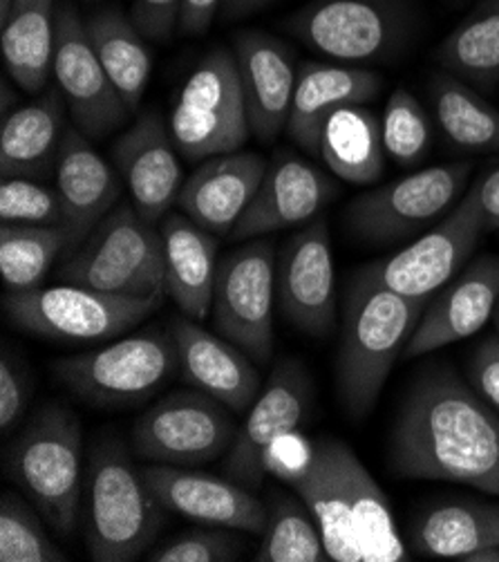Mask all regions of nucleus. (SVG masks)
Wrapping results in <instances>:
<instances>
[{
    "label": "nucleus",
    "instance_id": "nucleus-3",
    "mask_svg": "<svg viewBox=\"0 0 499 562\" xmlns=\"http://www.w3.org/2000/svg\"><path fill=\"white\" fill-rule=\"evenodd\" d=\"M428 299H408L359 269L345 294L341 346L337 355V392L345 413L365 419L426 312Z\"/></svg>",
    "mask_w": 499,
    "mask_h": 562
},
{
    "label": "nucleus",
    "instance_id": "nucleus-25",
    "mask_svg": "<svg viewBox=\"0 0 499 562\" xmlns=\"http://www.w3.org/2000/svg\"><path fill=\"white\" fill-rule=\"evenodd\" d=\"M122 184L124 180H120L115 168L97 153L90 137L77 126L68 128L59 150L57 171H54V187H57L66 209L70 254L120 204Z\"/></svg>",
    "mask_w": 499,
    "mask_h": 562
},
{
    "label": "nucleus",
    "instance_id": "nucleus-42",
    "mask_svg": "<svg viewBox=\"0 0 499 562\" xmlns=\"http://www.w3.org/2000/svg\"><path fill=\"white\" fill-rule=\"evenodd\" d=\"M182 0H133L131 19L146 41H169L180 27Z\"/></svg>",
    "mask_w": 499,
    "mask_h": 562
},
{
    "label": "nucleus",
    "instance_id": "nucleus-47",
    "mask_svg": "<svg viewBox=\"0 0 499 562\" xmlns=\"http://www.w3.org/2000/svg\"><path fill=\"white\" fill-rule=\"evenodd\" d=\"M462 562H499V547L492 544V547H481L473 553H466L462 558Z\"/></svg>",
    "mask_w": 499,
    "mask_h": 562
},
{
    "label": "nucleus",
    "instance_id": "nucleus-21",
    "mask_svg": "<svg viewBox=\"0 0 499 562\" xmlns=\"http://www.w3.org/2000/svg\"><path fill=\"white\" fill-rule=\"evenodd\" d=\"M499 305V258L481 256L446 285L439 299L426 307L406 359H419L477 334Z\"/></svg>",
    "mask_w": 499,
    "mask_h": 562
},
{
    "label": "nucleus",
    "instance_id": "nucleus-12",
    "mask_svg": "<svg viewBox=\"0 0 499 562\" xmlns=\"http://www.w3.org/2000/svg\"><path fill=\"white\" fill-rule=\"evenodd\" d=\"M275 254L269 240H253L227 254L217 265L211 316L219 336L256 363L273 359Z\"/></svg>",
    "mask_w": 499,
    "mask_h": 562
},
{
    "label": "nucleus",
    "instance_id": "nucleus-23",
    "mask_svg": "<svg viewBox=\"0 0 499 562\" xmlns=\"http://www.w3.org/2000/svg\"><path fill=\"white\" fill-rule=\"evenodd\" d=\"M169 329L178 348L184 381L222 402L236 415L247 413L262 390L256 361L225 336L211 334L200 321L189 316L175 318Z\"/></svg>",
    "mask_w": 499,
    "mask_h": 562
},
{
    "label": "nucleus",
    "instance_id": "nucleus-38",
    "mask_svg": "<svg viewBox=\"0 0 499 562\" xmlns=\"http://www.w3.org/2000/svg\"><path fill=\"white\" fill-rule=\"evenodd\" d=\"M385 155L404 168L419 166L432 146V124L421 101L406 88H397L381 117Z\"/></svg>",
    "mask_w": 499,
    "mask_h": 562
},
{
    "label": "nucleus",
    "instance_id": "nucleus-46",
    "mask_svg": "<svg viewBox=\"0 0 499 562\" xmlns=\"http://www.w3.org/2000/svg\"><path fill=\"white\" fill-rule=\"evenodd\" d=\"M271 0H222V12L227 19H240L269 5Z\"/></svg>",
    "mask_w": 499,
    "mask_h": 562
},
{
    "label": "nucleus",
    "instance_id": "nucleus-19",
    "mask_svg": "<svg viewBox=\"0 0 499 562\" xmlns=\"http://www.w3.org/2000/svg\"><path fill=\"white\" fill-rule=\"evenodd\" d=\"M337 195L339 187L316 164L279 150L266 166L256 198L238 220L234 236L245 240L303 227L320 217Z\"/></svg>",
    "mask_w": 499,
    "mask_h": 562
},
{
    "label": "nucleus",
    "instance_id": "nucleus-20",
    "mask_svg": "<svg viewBox=\"0 0 499 562\" xmlns=\"http://www.w3.org/2000/svg\"><path fill=\"white\" fill-rule=\"evenodd\" d=\"M113 155L137 213L148 222H161L178 204L184 176L182 155L159 112H141L117 139Z\"/></svg>",
    "mask_w": 499,
    "mask_h": 562
},
{
    "label": "nucleus",
    "instance_id": "nucleus-18",
    "mask_svg": "<svg viewBox=\"0 0 499 562\" xmlns=\"http://www.w3.org/2000/svg\"><path fill=\"white\" fill-rule=\"evenodd\" d=\"M141 471L166 512L204 527H229L256 536L266 527V504L231 477L157 462Z\"/></svg>",
    "mask_w": 499,
    "mask_h": 562
},
{
    "label": "nucleus",
    "instance_id": "nucleus-31",
    "mask_svg": "<svg viewBox=\"0 0 499 562\" xmlns=\"http://www.w3.org/2000/svg\"><path fill=\"white\" fill-rule=\"evenodd\" d=\"M412 544L430 558L462 560L481 547H499V507L488 502H443L419 516Z\"/></svg>",
    "mask_w": 499,
    "mask_h": 562
},
{
    "label": "nucleus",
    "instance_id": "nucleus-44",
    "mask_svg": "<svg viewBox=\"0 0 499 562\" xmlns=\"http://www.w3.org/2000/svg\"><path fill=\"white\" fill-rule=\"evenodd\" d=\"M219 8L222 0H182L180 30L189 36L204 34L213 25Z\"/></svg>",
    "mask_w": 499,
    "mask_h": 562
},
{
    "label": "nucleus",
    "instance_id": "nucleus-1",
    "mask_svg": "<svg viewBox=\"0 0 499 562\" xmlns=\"http://www.w3.org/2000/svg\"><path fill=\"white\" fill-rule=\"evenodd\" d=\"M387 464L406 480L455 482L499 497V413L451 368L423 370L399 406Z\"/></svg>",
    "mask_w": 499,
    "mask_h": 562
},
{
    "label": "nucleus",
    "instance_id": "nucleus-39",
    "mask_svg": "<svg viewBox=\"0 0 499 562\" xmlns=\"http://www.w3.org/2000/svg\"><path fill=\"white\" fill-rule=\"evenodd\" d=\"M0 220L3 224L66 227V209L57 187L32 178H3V184H0Z\"/></svg>",
    "mask_w": 499,
    "mask_h": 562
},
{
    "label": "nucleus",
    "instance_id": "nucleus-22",
    "mask_svg": "<svg viewBox=\"0 0 499 562\" xmlns=\"http://www.w3.org/2000/svg\"><path fill=\"white\" fill-rule=\"evenodd\" d=\"M234 54L251 133L262 144H271L287 131L298 81L294 54L281 38L260 30L238 34Z\"/></svg>",
    "mask_w": 499,
    "mask_h": 562
},
{
    "label": "nucleus",
    "instance_id": "nucleus-36",
    "mask_svg": "<svg viewBox=\"0 0 499 562\" xmlns=\"http://www.w3.org/2000/svg\"><path fill=\"white\" fill-rule=\"evenodd\" d=\"M64 249H70L68 227L3 224L0 227V276L8 292L38 290Z\"/></svg>",
    "mask_w": 499,
    "mask_h": 562
},
{
    "label": "nucleus",
    "instance_id": "nucleus-6",
    "mask_svg": "<svg viewBox=\"0 0 499 562\" xmlns=\"http://www.w3.org/2000/svg\"><path fill=\"white\" fill-rule=\"evenodd\" d=\"M61 278L115 296L166 294L161 232L133 202H120L64 262Z\"/></svg>",
    "mask_w": 499,
    "mask_h": 562
},
{
    "label": "nucleus",
    "instance_id": "nucleus-26",
    "mask_svg": "<svg viewBox=\"0 0 499 562\" xmlns=\"http://www.w3.org/2000/svg\"><path fill=\"white\" fill-rule=\"evenodd\" d=\"M383 81L376 72L348 64L309 61L298 68L287 135L296 146L318 157L320 133L331 112L372 101Z\"/></svg>",
    "mask_w": 499,
    "mask_h": 562
},
{
    "label": "nucleus",
    "instance_id": "nucleus-40",
    "mask_svg": "<svg viewBox=\"0 0 499 562\" xmlns=\"http://www.w3.org/2000/svg\"><path fill=\"white\" fill-rule=\"evenodd\" d=\"M245 531L229 527L191 529L169 544H163L146 560L150 562H234L240 560L249 547Z\"/></svg>",
    "mask_w": 499,
    "mask_h": 562
},
{
    "label": "nucleus",
    "instance_id": "nucleus-2",
    "mask_svg": "<svg viewBox=\"0 0 499 562\" xmlns=\"http://www.w3.org/2000/svg\"><path fill=\"white\" fill-rule=\"evenodd\" d=\"M266 471L285 480L320 527L329 560H410L393 504L365 464L341 439H300V458L271 451Z\"/></svg>",
    "mask_w": 499,
    "mask_h": 562
},
{
    "label": "nucleus",
    "instance_id": "nucleus-27",
    "mask_svg": "<svg viewBox=\"0 0 499 562\" xmlns=\"http://www.w3.org/2000/svg\"><path fill=\"white\" fill-rule=\"evenodd\" d=\"M163 240V292L193 321H204L213 305L217 278V238L184 213L159 222Z\"/></svg>",
    "mask_w": 499,
    "mask_h": 562
},
{
    "label": "nucleus",
    "instance_id": "nucleus-4",
    "mask_svg": "<svg viewBox=\"0 0 499 562\" xmlns=\"http://www.w3.org/2000/svg\"><path fill=\"white\" fill-rule=\"evenodd\" d=\"M166 507L117 439L94 446L86 469L81 527L97 562H131L157 538Z\"/></svg>",
    "mask_w": 499,
    "mask_h": 562
},
{
    "label": "nucleus",
    "instance_id": "nucleus-10",
    "mask_svg": "<svg viewBox=\"0 0 499 562\" xmlns=\"http://www.w3.org/2000/svg\"><path fill=\"white\" fill-rule=\"evenodd\" d=\"M473 164L428 166L359 195L345 211L352 234L372 245H390L446 217L464 198Z\"/></svg>",
    "mask_w": 499,
    "mask_h": 562
},
{
    "label": "nucleus",
    "instance_id": "nucleus-29",
    "mask_svg": "<svg viewBox=\"0 0 499 562\" xmlns=\"http://www.w3.org/2000/svg\"><path fill=\"white\" fill-rule=\"evenodd\" d=\"M57 0H14L3 23V59L8 77L25 92H45L54 79L57 52Z\"/></svg>",
    "mask_w": 499,
    "mask_h": 562
},
{
    "label": "nucleus",
    "instance_id": "nucleus-45",
    "mask_svg": "<svg viewBox=\"0 0 499 562\" xmlns=\"http://www.w3.org/2000/svg\"><path fill=\"white\" fill-rule=\"evenodd\" d=\"M479 200L486 220V232L499 229V168L479 180Z\"/></svg>",
    "mask_w": 499,
    "mask_h": 562
},
{
    "label": "nucleus",
    "instance_id": "nucleus-30",
    "mask_svg": "<svg viewBox=\"0 0 499 562\" xmlns=\"http://www.w3.org/2000/svg\"><path fill=\"white\" fill-rule=\"evenodd\" d=\"M318 157L348 184L378 182L385 171L381 120L363 103L334 110L322 126Z\"/></svg>",
    "mask_w": 499,
    "mask_h": 562
},
{
    "label": "nucleus",
    "instance_id": "nucleus-7",
    "mask_svg": "<svg viewBox=\"0 0 499 562\" xmlns=\"http://www.w3.org/2000/svg\"><path fill=\"white\" fill-rule=\"evenodd\" d=\"M169 131L180 155L200 164L240 150L251 133L236 54L227 47L206 52L180 88Z\"/></svg>",
    "mask_w": 499,
    "mask_h": 562
},
{
    "label": "nucleus",
    "instance_id": "nucleus-37",
    "mask_svg": "<svg viewBox=\"0 0 499 562\" xmlns=\"http://www.w3.org/2000/svg\"><path fill=\"white\" fill-rule=\"evenodd\" d=\"M0 560L3 562H66V553L52 540L47 522L34 504L14 491L0 497Z\"/></svg>",
    "mask_w": 499,
    "mask_h": 562
},
{
    "label": "nucleus",
    "instance_id": "nucleus-49",
    "mask_svg": "<svg viewBox=\"0 0 499 562\" xmlns=\"http://www.w3.org/2000/svg\"><path fill=\"white\" fill-rule=\"evenodd\" d=\"M495 325H497V331H499V305H497V312H495Z\"/></svg>",
    "mask_w": 499,
    "mask_h": 562
},
{
    "label": "nucleus",
    "instance_id": "nucleus-9",
    "mask_svg": "<svg viewBox=\"0 0 499 562\" xmlns=\"http://www.w3.org/2000/svg\"><path fill=\"white\" fill-rule=\"evenodd\" d=\"M159 303L161 294L146 299L115 296L72 283L8 292L3 299L5 314L19 329L72 344L115 339L146 321Z\"/></svg>",
    "mask_w": 499,
    "mask_h": 562
},
{
    "label": "nucleus",
    "instance_id": "nucleus-35",
    "mask_svg": "<svg viewBox=\"0 0 499 562\" xmlns=\"http://www.w3.org/2000/svg\"><path fill=\"white\" fill-rule=\"evenodd\" d=\"M256 562H327L318 522L298 495L275 493L266 507V527L253 553Z\"/></svg>",
    "mask_w": 499,
    "mask_h": 562
},
{
    "label": "nucleus",
    "instance_id": "nucleus-33",
    "mask_svg": "<svg viewBox=\"0 0 499 562\" xmlns=\"http://www.w3.org/2000/svg\"><path fill=\"white\" fill-rule=\"evenodd\" d=\"M436 61L468 86L499 83V0H484L436 49Z\"/></svg>",
    "mask_w": 499,
    "mask_h": 562
},
{
    "label": "nucleus",
    "instance_id": "nucleus-28",
    "mask_svg": "<svg viewBox=\"0 0 499 562\" xmlns=\"http://www.w3.org/2000/svg\"><path fill=\"white\" fill-rule=\"evenodd\" d=\"M66 99L59 88L45 90L32 103L10 112L0 128L3 178L47 180L57 171L66 126Z\"/></svg>",
    "mask_w": 499,
    "mask_h": 562
},
{
    "label": "nucleus",
    "instance_id": "nucleus-41",
    "mask_svg": "<svg viewBox=\"0 0 499 562\" xmlns=\"http://www.w3.org/2000/svg\"><path fill=\"white\" fill-rule=\"evenodd\" d=\"M32 395L30 376L23 368L3 352L0 361V430L10 432L25 415Z\"/></svg>",
    "mask_w": 499,
    "mask_h": 562
},
{
    "label": "nucleus",
    "instance_id": "nucleus-14",
    "mask_svg": "<svg viewBox=\"0 0 499 562\" xmlns=\"http://www.w3.org/2000/svg\"><path fill=\"white\" fill-rule=\"evenodd\" d=\"M290 30L316 54L334 64L385 59L406 38V14L395 0H314Z\"/></svg>",
    "mask_w": 499,
    "mask_h": 562
},
{
    "label": "nucleus",
    "instance_id": "nucleus-11",
    "mask_svg": "<svg viewBox=\"0 0 499 562\" xmlns=\"http://www.w3.org/2000/svg\"><path fill=\"white\" fill-rule=\"evenodd\" d=\"M234 411L202 390H178L133 426V453L141 460L197 467L225 458L238 432Z\"/></svg>",
    "mask_w": 499,
    "mask_h": 562
},
{
    "label": "nucleus",
    "instance_id": "nucleus-32",
    "mask_svg": "<svg viewBox=\"0 0 499 562\" xmlns=\"http://www.w3.org/2000/svg\"><path fill=\"white\" fill-rule=\"evenodd\" d=\"M86 27L110 81L115 83L131 112L137 110L152 75V54L146 36L131 16L117 10L94 14L86 21Z\"/></svg>",
    "mask_w": 499,
    "mask_h": 562
},
{
    "label": "nucleus",
    "instance_id": "nucleus-5",
    "mask_svg": "<svg viewBox=\"0 0 499 562\" xmlns=\"http://www.w3.org/2000/svg\"><path fill=\"white\" fill-rule=\"evenodd\" d=\"M86 469L81 422L61 404L38 408L8 456L10 477L59 538L81 522Z\"/></svg>",
    "mask_w": 499,
    "mask_h": 562
},
{
    "label": "nucleus",
    "instance_id": "nucleus-48",
    "mask_svg": "<svg viewBox=\"0 0 499 562\" xmlns=\"http://www.w3.org/2000/svg\"><path fill=\"white\" fill-rule=\"evenodd\" d=\"M12 99L16 101V94H14L12 88H10V77H5V79H3V105H0V110H3V120L10 117V110H12V108H10V101H12Z\"/></svg>",
    "mask_w": 499,
    "mask_h": 562
},
{
    "label": "nucleus",
    "instance_id": "nucleus-15",
    "mask_svg": "<svg viewBox=\"0 0 499 562\" xmlns=\"http://www.w3.org/2000/svg\"><path fill=\"white\" fill-rule=\"evenodd\" d=\"M314 387L305 366L283 359L260 390V395L238 426L234 443L225 456L227 477L258 491L264 482L266 462L275 446L292 437L309 417Z\"/></svg>",
    "mask_w": 499,
    "mask_h": 562
},
{
    "label": "nucleus",
    "instance_id": "nucleus-24",
    "mask_svg": "<svg viewBox=\"0 0 499 562\" xmlns=\"http://www.w3.org/2000/svg\"><path fill=\"white\" fill-rule=\"evenodd\" d=\"M269 161L258 153H225L204 161L184 180L178 206L215 236L234 234L256 198Z\"/></svg>",
    "mask_w": 499,
    "mask_h": 562
},
{
    "label": "nucleus",
    "instance_id": "nucleus-34",
    "mask_svg": "<svg viewBox=\"0 0 499 562\" xmlns=\"http://www.w3.org/2000/svg\"><path fill=\"white\" fill-rule=\"evenodd\" d=\"M430 99L439 128L462 150L499 153V110L453 75H436Z\"/></svg>",
    "mask_w": 499,
    "mask_h": 562
},
{
    "label": "nucleus",
    "instance_id": "nucleus-43",
    "mask_svg": "<svg viewBox=\"0 0 499 562\" xmlns=\"http://www.w3.org/2000/svg\"><path fill=\"white\" fill-rule=\"evenodd\" d=\"M468 372L473 387L499 413V331L475 348Z\"/></svg>",
    "mask_w": 499,
    "mask_h": 562
},
{
    "label": "nucleus",
    "instance_id": "nucleus-8",
    "mask_svg": "<svg viewBox=\"0 0 499 562\" xmlns=\"http://www.w3.org/2000/svg\"><path fill=\"white\" fill-rule=\"evenodd\" d=\"M175 370H180V359L173 334L155 327L54 366V372L70 392L99 408L144 402Z\"/></svg>",
    "mask_w": 499,
    "mask_h": 562
},
{
    "label": "nucleus",
    "instance_id": "nucleus-17",
    "mask_svg": "<svg viewBox=\"0 0 499 562\" xmlns=\"http://www.w3.org/2000/svg\"><path fill=\"white\" fill-rule=\"evenodd\" d=\"M54 81L86 137L103 139L126 124L131 108L101 66L86 21L70 5H61L57 14Z\"/></svg>",
    "mask_w": 499,
    "mask_h": 562
},
{
    "label": "nucleus",
    "instance_id": "nucleus-13",
    "mask_svg": "<svg viewBox=\"0 0 499 562\" xmlns=\"http://www.w3.org/2000/svg\"><path fill=\"white\" fill-rule=\"evenodd\" d=\"M486 234L479 182L470 184L457 206L390 258L367 265L381 285L408 299H428L446 288L466 267Z\"/></svg>",
    "mask_w": 499,
    "mask_h": 562
},
{
    "label": "nucleus",
    "instance_id": "nucleus-16",
    "mask_svg": "<svg viewBox=\"0 0 499 562\" xmlns=\"http://www.w3.org/2000/svg\"><path fill=\"white\" fill-rule=\"evenodd\" d=\"M275 303L311 339H327L337 323V269L327 222L294 234L275 256Z\"/></svg>",
    "mask_w": 499,
    "mask_h": 562
}]
</instances>
